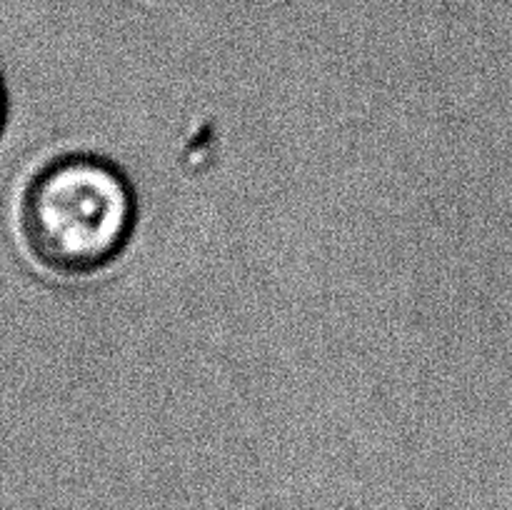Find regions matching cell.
<instances>
[{
	"instance_id": "1",
	"label": "cell",
	"mask_w": 512,
	"mask_h": 510,
	"mask_svg": "<svg viewBox=\"0 0 512 510\" xmlns=\"http://www.w3.org/2000/svg\"><path fill=\"white\" fill-rule=\"evenodd\" d=\"M138 200L128 175L93 153H68L30 178L20 203V233L40 268L85 278L128 248Z\"/></svg>"
},
{
	"instance_id": "2",
	"label": "cell",
	"mask_w": 512,
	"mask_h": 510,
	"mask_svg": "<svg viewBox=\"0 0 512 510\" xmlns=\"http://www.w3.org/2000/svg\"><path fill=\"white\" fill-rule=\"evenodd\" d=\"M5 120H8V95H5L3 78H0V135H3Z\"/></svg>"
}]
</instances>
